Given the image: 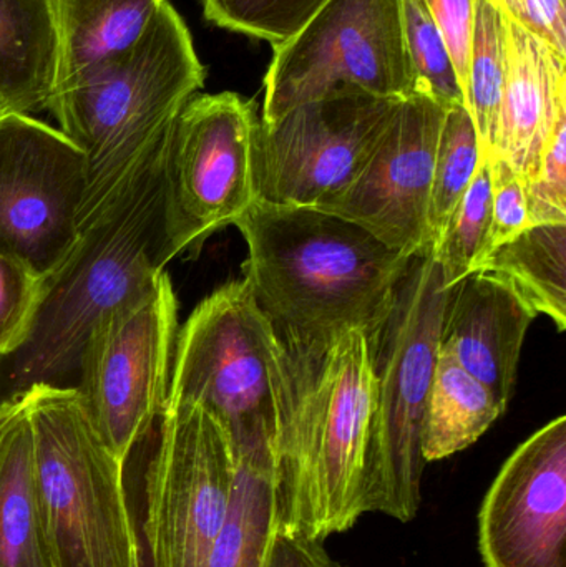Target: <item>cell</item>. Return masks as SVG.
<instances>
[{
	"instance_id": "cell-1",
	"label": "cell",
	"mask_w": 566,
	"mask_h": 567,
	"mask_svg": "<svg viewBox=\"0 0 566 567\" xmlns=\"http://www.w3.org/2000/svg\"><path fill=\"white\" fill-rule=\"evenodd\" d=\"M374 392L362 330H349L325 350L279 340L271 453L278 528L286 535L322 543L366 515Z\"/></svg>"
},
{
	"instance_id": "cell-2",
	"label": "cell",
	"mask_w": 566,
	"mask_h": 567,
	"mask_svg": "<svg viewBox=\"0 0 566 567\" xmlns=\"http://www.w3.org/2000/svg\"><path fill=\"white\" fill-rule=\"evenodd\" d=\"M235 226L248 248L243 279L278 339L298 349H328L349 330L371 340L414 258L306 206L258 199Z\"/></svg>"
},
{
	"instance_id": "cell-3",
	"label": "cell",
	"mask_w": 566,
	"mask_h": 567,
	"mask_svg": "<svg viewBox=\"0 0 566 567\" xmlns=\"http://www.w3.org/2000/svg\"><path fill=\"white\" fill-rule=\"evenodd\" d=\"M169 128L109 203L80 226L72 248L43 279L25 342L0 357V403L35 385L75 386L90 333L113 309L166 272L165 156Z\"/></svg>"
},
{
	"instance_id": "cell-4",
	"label": "cell",
	"mask_w": 566,
	"mask_h": 567,
	"mask_svg": "<svg viewBox=\"0 0 566 567\" xmlns=\"http://www.w3.org/2000/svg\"><path fill=\"white\" fill-rule=\"evenodd\" d=\"M205 79L192 32L168 0L132 49L50 96L47 110L85 158L79 228L112 199Z\"/></svg>"
},
{
	"instance_id": "cell-5",
	"label": "cell",
	"mask_w": 566,
	"mask_h": 567,
	"mask_svg": "<svg viewBox=\"0 0 566 567\" xmlns=\"http://www.w3.org/2000/svg\"><path fill=\"white\" fill-rule=\"evenodd\" d=\"M32 430L37 496L55 567H133L142 558L125 465L75 386L22 393Z\"/></svg>"
},
{
	"instance_id": "cell-6",
	"label": "cell",
	"mask_w": 566,
	"mask_h": 567,
	"mask_svg": "<svg viewBox=\"0 0 566 567\" xmlns=\"http://www.w3.org/2000/svg\"><path fill=\"white\" fill-rule=\"evenodd\" d=\"M449 287L432 245L415 252L381 329L369 340L374 412L366 458L368 513L409 523L422 503V420L431 389Z\"/></svg>"
},
{
	"instance_id": "cell-7",
	"label": "cell",
	"mask_w": 566,
	"mask_h": 567,
	"mask_svg": "<svg viewBox=\"0 0 566 567\" xmlns=\"http://www.w3.org/2000/svg\"><path fill=\"white\" fill-rule=\"evenodd\" d=\"M278 349L246 279L225 284L178 330L166 400L208 410L235 449L272 445Z\"/></svg>"
},
{
	"instance_id": "cell-8",
	"label": "cell",
	"mask_w": 566,
	"mask_h": 567,
	"mask_svg": "<svg viewBox=\"0 0 566 567\" xmlns=\"http://www.w3.org/2000/svg\"><path fill=\"white\" fill-rule=\"evenodd\" d=\"M342 90L404 100L415 92L399 0H328L272 47L261 122Z\"/></svg>"
},
{
	"instance_id": "cell-9",
	"label": "cell",
	"mask_w": 566,
	"mask_h": 567,
	"mask_svg": "<svg viewBox=\"0 0 566 567\" xmlns=\"http://www.w3.org/2000/svg\"><path fill=\"white\" fill-rule=\"evenodd\" d=\"M255 100L198 93L173 120L165 156L166 261L196 256L206 239L258 202L253 176Z\"/></svg>"
},
{
	"instance_id": "cell-10",
	"label": "cell",
	"mask_w": 566,
	"mask_h": 567,
	"mask_svg": "<svg viewBox=\"0 0 566 567\" xmlns=\"http://www.w3.org/2000/svg\"><path fill=\"white\" fill-rule=\"evenodd\" d=\"M146 470L148 567H208L231 505L236 452L202 405L166 400Z\"/></svg>"
},
{
	"instance_id": "cell-11",
	"label": "cell",
	"mask_w": 566,
	"mask_h": 567,
	"mask_svg": "<svg viewBox=\"0 0 566 567\" xmlns=\"http://www.w3.org/2000/svg\"><path fill=\"white\" fill-rule=\"evenodd\" d=\"M176 336L178 299L163 272L148 292L103 317L86 340L75 389L123 463L165 410Z\"/></svg>"
},
{
	"instance_id": "cell-12",
	"label": "cell",
	"mask_w": 566,
	"mask_h": 567,
	"mask_svg": "<svg viewBox=\"0 0 566 567\" xmlns=\"http://www.w3.org/2000/svg\"><path fill=\"white\" fill-rule=\"evenodd\" d=\"M402 100L342 90L256 123L253 176L258 199L322 208L358 178Z\"/></svg>"
},
{
	"instance_id": "cell-13",
	"label": "cell",
	"mask_w": 566,
	"mask_h": 567,
	"mask_svg": "<svg viewBox=\"0 0 566 567\" xmlns=\"http://www.w3.org/2000/svg\"><path fill=\"white\" fill-rule=\"evenodd\" d=\"M82 152L32 115L0 116V252L45 279L79 233Z\"/></svg>"
},
{
	"instance_id": "cell-14",
	"label": "cell",
	"mask_w": 566,
	"mask_h": 567,
	"mask_svg": "<svg viewBox=\"0 0 566 567\" xmlns=\"http://www.w3.org/2000/svg\"><path fill=\"white\" fill-rule=\"evenodd\" d=\"M445 113L424 93L402 100L358 178L318 209L356 223L404 255L431 246L429 199Z\"/></svg>"
},
{
	"instance_id": "cell-15",
	"label": "cell",
	"mask_w": 566,
	"mask_h": 567,
	"mask_svg": "<svg viewBox=\"0 0 566 567\" xmlns=\"http://www.w3.org/2000/svg\"><path fill=\"white\" fill-rule=\"evenodd\" d=\"M485 567H566V416L502 466L478 512Z\"/></svg>"
},
{
	"instance_id": "cell-16",
	"label": "cell",
	"mask_w": 566,
	"mask_h": 567,
	"mask_svg": "<svg viewBox=\"0 0 566 567\" xmlns=\"http://www.w3.org/2000/svg\"><path fill=\"white\" fill-rule=\"evenodd\" d=\"M535 313L501 279L474 271L449 287L441 349L484 383L507 410Z\"/></svg>"
},
{
	"instance_id": "cell-17",
	"label": "cell",
	"mask_w": 566,
	"mask_h": 567,
	"mask_svg": "<svg viewBox=\"0 0 566 567\" xmlns=\"http://www.w3.org/2000/svg\"><path fill=\"white\" fill-rule=\"evenodd\" d=\"M564 113L566 56L508 20L507 79L492 158L504 159L524 183L531 182Z\"/></svg>"
},
{
	"instance_id": "cell-18",
	"label": "cell",
	"mask_w": 566,
	"mask_h": 567,
	"mask_svg": "<svg viewBox=\"0 0 566 567\" xmlns=\"http://www.w3.org/2000/svg\"><path fill=\"white\" fill-rule=\"evenodd\" d=\"M168 0H49L55 33L52 95L132 49ZM50 95V96H52Z\"/></svg>"
},
{
	"instance_id": "cell-19",
	"label": "cell",
	"mask_w": 566,
	"mask_h": 567,
	"mask_svg": "<svg viewBox=\"0 0 566 567\" xmlns=\"http://www.w3.org/2000/svg\"><path fill=\"white\" fill-rule=\"evenodd\" d=\"M0 567H55L40 515L23 395L0 403Z\"/></svg>"
},
{
	"instance_id": "cell-20",
	"label": "cell",
	"mask_w": 566,
	"mask_h": 567,
	"mask_svg": "<svg viewBox=\"0 0 566 567\" xmlns=\"http://www.w3.org/2000/svg\"><path fill=\"white\" fill-rule=\"evenodd\" d=\"M55 80L49 0H0V116L47 110Z\"/></svg>"
},
{
	"instance_id": "cell-21",
	"label": "cell",
	"mask_w": 566,
	"mask_h": 567,
	"mask_svg": "<svg viewBox=\"0 0 566 567\" xmlns=\"http://www.w3.org/2000/svg\"><path fill=\"white\" fill-rule=\"evenodd\" d=\"M504 413L491 390L439 347L422 420L424 462H441L464 452Z\"/></svg>"
},
{
	"instance_id": "cell-22",
	"label": "cell",
	"mask_w": 566,
	"mask_h": 567,
	"mask_svg": "<svg viewBox=\"0 0 566 567\" xmlns=\"http://www.w3.org/2000/svg\"><path fill=\"white\" fill-rule=\"evenodd\" d=\"M231 505L208 567H265L278 529L271 445L235 449Z\"/></svg>"
},
{
	"instance_id": "cell-23",
	"label": "cell",
	"mask_w": 566,
	"mask_h": 567,
	"mask_svg": "<svg viewBox=\"0 0 566 567\" xmlns=\"http://www.w3.org/2000/svg\"><path fill=\"white\" fill-rule=\"evenodd\" d=\"M474 271L501 279L535 316H547L565 332L566 225L531 226L488 252Z\"/></svg>"
},
{
	"instance_id": "cell-24",
	"label": "cell",
	"mask_w": 566,
	"mask_h": 567,
	"mask_svg": "<svg viewBox=\"0 0 566 567\" xmlns=\"http://www.w3.org/2000/svg\"><path fill=\"white\" fill-rule=\"evenodd\" d=\"M507 23L497 0H475L464 102L485 159L494 155L498 113L507 79Z\"/></svg>"
},
{
	"instance_id": "cell-25",
	"label": "cell",
	"mask_w": 566,
	"mask_h": 567,
	"mask_svg": "<svg viewBox=\"0 0 566 567\" xmlns=\"http://www.w3.org/2000/svg\"><path fill=\"white\" fill-rule=\"evenodd\" d=\"M482 155L477 132L465 106L447 110L432 175L429 199V235L431 245L444 231L455 206L467 192L481 166Z\"/></svg>"
},
{
	"instance_id": "cell-26",
	"label": "cell",
	"mask_w": 566,
	"mask_h": 567,
	"mask_svg": "<svg viewBox=\"0 0 566 567\" xmlns=\"http://www.w3.org/2000/svg\"><path fill=\"white\" fill-rule=\"evenodd\" d=\"M492 225L491 162L481 166L449 218L444 231L432 245L445 286L452 287L474 271L487 249Z\"/></svg>"
},
{
	"instance_id": "cell-27",
	"label": "cell",
	"mask_w": 566,
	"mask_h": 567,
	"mask_svg": "<svg viewBox=\"0 0 566 567\" xmlns=\"http://www.w3.org/2000/svg\"><path fill=\"white\" fill-rule=\"evenodd\" d=\"M399 2L405 43L414 69L415 92L431 96L445 110L465 106L451 50L424 0Z\"/></svg>"
},
{
	"instance_id": "cell-28",
	"label": "cell",
	"mask_w": 566,
	"mask_h": 567,
	"mask_svg": "<svg viewBox=\"0 0 566 567\" xmlns=\"http://www.w3.org/2000/svg\"><path fill=\"white\" fill-rule=\"evenodd\" d=\"M328 0H202L205 19L272 47L295 37Z\"/></svg>"
},
{
	"instance_id": "cell-29",
	"label": "cell",
	"mask_w": 566,
	"mask_h": 567,
	"mask_svg": "<svg viewBox=\"0 0 566 567\" xmlns=\"http://www.w3.org/2000/svg\"><path fill=\"white\" fill-rule=\"evenodd\" d=\"M43 279L0 252V357L16 352L29 336Z\"/></svg>"
},
{
	"instance_id": "cell-30",
	"label": "cell",
	"mask_w": 566,
	"mask_h": 567,
	"mask_svg": "<svg viewBox=\"0 0 566 567\" xmlns=\"http://www.w3.org/2000/svg\"><path fill=\"white\" fill-rule=\"evenodd\" d=\"M525 193L532 226L566 225V113L558 116Z\"/></svg>"
},
{
	"instance_id": "cell-31",
	"label": "cell",
	"mask_w": 566,
	"mask_h": 567,
	"mask_svg": "<svg viewBox=\"0 0 566 567\" xmlns=\"http://www.w3.org/2000/svg\"><path fill=\"white\" fill-rule=\"evenodd\" d=\"M488 162L492 173V225L484 258L532 226L522 176L504 159L492 158Z\"/></svg>"
},
{
	"instance_id": "cell-32",
	"label": "cell",
	"mask_w": 566,
	"mask_h": 567,
	"mask_svg": "<svg viewBox=\"0 0 566 567\" xmlns=\"http://www.w3.org/2000/svg\"><path fill=\"white\" fill-rule=\"evenodd\" d=\"M505 17L566 56L565 0H497Z\"/></svg>"
},
{
	"instance_id": "cell-33",
	"label": "cell",
	"mask_w": 566,
	"mask_h": 567,
	"mask_svg": "<svg viewBox=\"0 0 566 567\" xmlns=\"http://www.w3.org/2000/svg\"><path fill=\"white\" fill-rule=\"evenodd\" d=\"M424 3L447 42L459 83L464 93L465 83H467L475 0H424Z\"/></svg>"
},
{
	"instance_id": "cell-34",
	"label": "cell",
	"mask_w": 566,
	"mask_h": 567,
	"mask_svg": "<svg viewBox=\"0 0 566 567\" xmlns=\"http://www.w3.org/2000/svg\"><path fill=\"white\" fill-rule=\"evenodd\" d=\"M265 567H306L301 539L292 538L279 528L276 529Z\"/></svg>"
},
{
	"instance_id": "cell-35",
	"label": "cell",
	"mask_w": 566,
	"mask_h": 567,
	"mask_svg": "<svg viewBox=\"0 0 566 567\" xmlns=\"http://www.w3.org/2000/svg\"><path fill=\"white\" fill-rule=\"evenodd\" d=\"M302 553H305L306 567H339L335 559L328 555L322 543L302 542Z\"/></svg>"
},
{
	"instance_id": "cell-36",
	"label": "cell",
	"mask_w": 566,
	"mask_h": 567,
	"mask_svg": "<svg viewBox=\"0 0 566 567\" xmlns=\"http://www.w3.org/2000/svg\"><path fill=\"white\" fill-rule=\"evenodd\" d=\"M133 567H143L142 558H140L138 561H136L135 566Z\"/></svg>"
}]
</instances>
